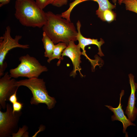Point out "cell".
Returning a JSON list of instances; mask_svg holds the SVG:
<instances>
[{
    "label": "cell",
    "instance_id": "44dd1931",
    "mask_svg": "<svg viewBox=\"0 0 137 137\" xmlns=\"http://www.w3.org/2000/svg\"><path fill=\"white\" fill-rule=\"evenodd\" d=\"M17 91H16L13 94L11 95L9 99L8 100L12 104L18 101V99L16 96Z\"/></svg>",
    "mask_w": 137,
    "mask_h": 137
},
{
    "label": "cell",
    "instance_id": "2e32d148",
    "mask_svg": "<svg viewBox=\"0 0 137 137\" xmlns=\"http://www.w3.org/2000/svg\"><path fill=\"white\" fill-rule=\"evenodd\" d=\"M126 10L137 14V0H124L122 2Z\"/></svg>",
    "mask_w": 137,
    "mask_h": 137
},
{
    "label": "cell",
    "instance_id": "ffe728a7",
    "mask_svg": "<svg viewBox=\"0 0 137 137\" xmlns=\"http://www.w3.org/2000/svg\"><path fill=\"white\" fill-rule=\"evenodd\" d=\"M68 0H53L51 4L52 5L58 7H60L64 5H66Z\"/></svg>",
    "mask_w": 137,
    "mask_h": 137
},
{
    "label": "cell",
    "instance_id": "5b68a950",
    "mask_svg": "<svg viewBox=\"0 0 137 137\" xmlns=\"http://www.w3.org/2000/svg\"><path fill=\"white\" fill-rule=\"evenodd\" d=\"M11 29L9 26H7L4 33L0 38V76L4 74V71L7 67V63L4 61L6 56L9 51L15 48L24 49L29 48L28 44H20L19 41L22 38L21 35H16L14 38L11 35Z\"/></svg>",
    "mask_w": 137,
    "mask_h": 137
},
{
    "label": "cell",
    "instance_id": "7a4b0ae2",
    "mask_svg": "<svg viewBox=\"0 0 137 137\" xmlns=\"http://www.w3.org/2000/svg\"><path fill=\"white\" fill-rule=\"evenodd\" d=\"M14 15L23 25L41 28L46 23V12L34 0H16Z\"/></svg>",
    "mask_w": 137,
    "mask_h": 137
},
{
    "label": "cell",
    "instance_id": "4fadbf2b",
    "mask_svg": "<svg viewBox=\"0 0 137 137\" xmlns=\"http://www.w3.org/2000/svg\"><path fill=\"white\" fill-rule=\"evenodd\" d=\"M67 45L65 43L61 42L55 45L53 54L51 57L47 60L48 63H49L53 59H59L57 65L59 66L61 62V56L63 50L66 47Z\"/></svg>",
    "mask_w": 137,
    "mask_h": 137
},
{
    "label": "cell",
    "instance_id": "603a6c76",
    "mask_svg": "<svg viewBox=\"0 0 137 137\" xmlns=\"http://www.w3.org/2000/svg\"><path fill=\"white\" fill-rule=\"evenodd\" d=\"M118 1V3L119 5H121L122 3V1L124 0H117Z\"/></svg>",
    "mask_w": 137,
    "mask_h": 137
},
{
    "label": "cell",
    "instance_id": "52a82bcc",
    "mask_svg": "<svg viewBox=\"0 0 137 137\" xmlns=\"http://www.w3.org/2000/svg\"><path fill=\"white\" fill-rule=\"evenodd\" d=\"M12 78L8 72L4 73L0 79V109L6 108V101L9 100L10 97L17 91L19 87L15 85L16 81Z\"/></svg>",
    "mask_w": 137,
    "mask_h": 137
},
{
    "label": "cell",
    "instance_id": "8fae6325",
    "mask_svg": "<svg viewBox=\"0 0 137 137\" xmlns=\"http://www.w3.org/2000/svg\"><path fill=\"white\" fill-rule=\"evenodd\" d=\"M124 93V91L122 90L120 94V100L118 106L117 108H113L112 106L105 105L114 113L113 115L111 116L112 121H118L121 122L123 125V132H126L127 128L130 126H135V125L130 121L125 115L124 112L122 109V105H121V100L122 98Z\"/></svg>",
    "mask_w": 137,
    "mask_h": 137
},
{
    "label": "cell",
    "instance_id": "d6986e66",
    "mask_svg": "<svg viewBox=\"0 0 137 137\" xmlns=\"http://www.w3.org/2000/svg\"><path fill=\"white\" fill-rule=\"evenodd\" d=\"M13 113L21 111L23 107V104L18 101L12 104Z\"/></svg>",
    "mask_w": 137,
    "mask_h": 137
},
{
    "label": "cell",
    "instance_id": "30bf717a",
    "mask_svg": "<svg viewBox=\"0 0 137 137\" xmlns=\"http://www.w3.org/2000/svg\"><path fill=\"white\" fill-rule=\"evenodd\" d=\"M128 76L131 92L125 113L129 119L132 122L135 120L137 115V109L135 106L136 99L135 93L137 88V84L135 82L134 76L132 74H129Z\"/></svg>",
    "mask_w": 137,
    "mask_h": 137
},
{
    "label": "cell",
    "instance_id": "9a60e30c",
    "mask_svg": "<svg viewBox=\"0 0 137 137\" xmlns=\"http://www.w3.org/2000/svg\"><path fill=\"white\" fill-rule=\"evenodd\" d=\"M116 16L112 10H108L104 12L99 18L104 21L110 23L115 20Z\"/></svg>",
    "mask_w": 137,
    "mask_h": 137
},
{
    "label": "cell",
    "instance_id": "ba28073f",
    "mask_svg": "<svg viewBox=\"0 0 137 137\" xmlns=\"http://www.w3.org/2000/svg\"><path fill=\"white\" fill-rule=\"evenodd\" d=\"M74 41H70L62 53L61 60H63V57L66 56L68 57L72 61L73 66V69L70 74V76L75 77L77 75L76 72L79 71L81 77H83L81 72V68L80 66L81 62V56L82 52L80 50V47L79 45H76Z\"/></svg>",
    "mask_w": 137,
    "mask_h": 137
},
{
    "label": "cell",
    "instance_id": "cb8c5ba5",
    "mask_svg": "<svg viewBox=\"0 0 137 137\" xmlns=\"http://www.w3.org/2000/svg\"><path fill=\"white\" fill-rule=\"evenodd\" d=\"M116 1L117 0H112L113 2L115 4V5L116 4Z\"/></svg>",
    "mask_w": 137,
    "mask_h": 137
},
{
    "label": "cell",
    "instance_id": "ac0fdd59",
    "mask_svg": "<svg viewBox=\"0 0 137 137\" xmlns=\"http://www.w3.org/2000/svg\"><path fill=\"white\" fill-rule=\"evenodd\" d=\"M53 0H36V2L38 6L41 9L45 8L47 6L51 4Z\"/></svg>",
    "mask_w": 137,
    "mask_h": 137
},
{
    "label": "cell",
    "instance_id": "7402d4cb",
    "mask_svg": "<svg viewBox=\"0 0 137 137\" xmlns=\"http://www.w3.org/2000/svg\"><path fill=\"white\" fill-rule=\"evenodd\" d=\"M10 0H0V7L8 4Z\"/></svg>",
    "mask_w": 137,
    "mask_h": 137
},
{
    "label": "cell",
    "instance_id": "9c48e42d",
    "mask_svg": "<svg viewBox=\"0 0 137 137\" xmlns=\"http://www.w3.org/2000/svg\"><path fill=\"white\" fill-rule=\"evenodd\" d=\"M77 28L78 32L77 36V40L78 41V44L81 48L82 50V55H84L87 59H88L91 62L93 67H94L97 65L98 61L97 60H93L90 59L87 56L85 53V48L86 46L91 44L95 45L97 46L98 48V54L100 56H104L101 48V46L105 42L103 39L101 38L99 41L97 39H91L84 37L81 34L80 32V28L81 24L80 21L78 20L76 23Z\"/></svg>",
    "mask_w": 137,
    "mask_h": 137
},
{
    "label": "cell",
    "instance_id": "8992f818",
    "mask_svg": "<svg viewBox=\"0 0 137 137\" xmlns=\"http://www.w3.org/2000/svg\"><path fill=\"white\" fill-rule=\"evenodd\" d=\"M5 112L0 110V137H11L19 129L18 123L22 113L21 111L13 113L12 107L6 104Z\"/></svg>",
    "mask_w": 137,
    "mask_h": 137
},
{
    "label": "cell",
    "instance_id": "d4e9b609",
    "mask_svg": "<svg viewBox=\"0 0 137 137\" xmlns=\"http://www.w3.org/2000/svg\"></svg>",
    "mask_w": 137,
    "mask_h": 137
},
{
    "label": "cell",
    "instance_id": "3957f363",
    "mask_svg": "<svg viewBox=\"0 0 137 137\" xmlns=\"http://www.w3.org/2000/svg\"><path fill=\"white\" fill-rule=\"evenodd\" d=\"M15 85L18 87L25 86L30 90L32 94L30 101L31 105H37L39 104H45L49 109L55 106L56 100L54 97L48 95L43 79L35 78L16 81Z\"/></svg>",
    "mask_w": 137,
    "mask_h": 137
},
{
    "label": "cell",
    "instance_id": "e0dca14e",
    "mask_svg": "<svg viewBox=\"0 0 137 137\" xmlns=\"http://www.w3.org/2000/svg\"><path fill=\"white\" fill-rule=\"evenodd\" d=\"M28 129V127L26 125L23 126L22 128L19 127L18 131L16 133H13L11 137H29L28 133L27 131Z\"/></svg>",
    "mask_w": 137,
    "mask_h": 137
},
{
    "label": "cell",
    "instance_id": "5bb4252c",
    "mask_svg": "<svg viewBox=\"0 0 137 137\" xmlns=\"http://www.w3.org/2000/svg\"><path fill=\"white\" fill-rule=\"evenodd\" d=\"M91 0L98 3L99 5L98 9L96 11V14L98 18L104 11L108 10H112L116 7L115 5L111 3L108 0Z\"/></svg>",
    "mask_w": 137,
    "mask_h": 137
},
{
    "label": "cell",
    "instance_id": "7c38bea8",
    "mask_svg": "<svg viewBox=\"0 0 137 137\" xmlns=\"http://www.w3.org/2000/svg\"><path fill=\"white\" fill-rule=\"evenodd\" d=\"M42 40L45 50L44 56L49 58L51 57L52 54L55 44L44 32H43V37Z\"/></svg>",
    "mask_w": 137,
    "mask_h": 137
},
{
    "label": "cell",
    "instance_id": "6da1fadb",
    "mask_svg": "<svg viewBox=\"0 0 137 137\" xmlns=\"http://www.w3.org/2000/svg\"><path fill=\"white\" fill-rule=\"evenodd\" d=\"M47 21L42 27L45 32L55 44L62 42L67 45L71 41L77 40L78 32L74 24L63 18L61 14L50 11L46 12Z\"/></svg>",
    "mask_w": 137,
    "mask_h": 137
},
{
    "label": "cell",
    "instance_id": "277c9868",
    "mask_svg": "<svg viewBox=\"0 0 137 137\" xmlns=\"http://www.w3.org/2000/svg\"><path fill=\"white\" fill-rule=\"evenodd\" d=\"M19 60L21 62L18 66L9 70L10 75L12 78H38L42 72L48 71L46 66L42 65L36 58L28 54L21 56Z\"/></svg>",
    "mask_w": 137,
    "mask_h": 137
}]
</instances>
